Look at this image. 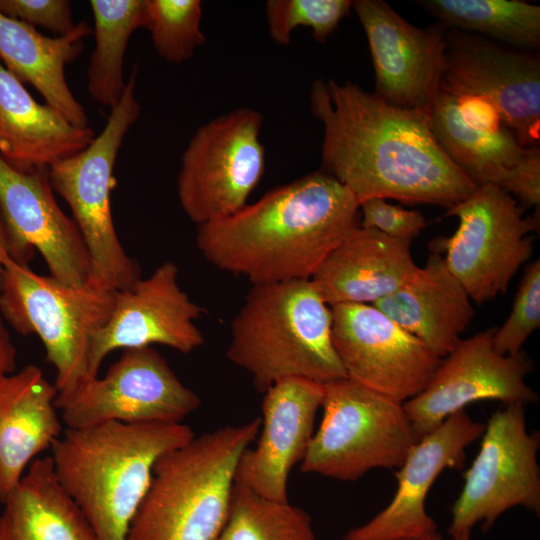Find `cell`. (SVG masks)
<instances>
[{
	"label": "cell",
	"instance_id": "cell-1",
	"mask_svg": "<svg viewBox=\"0 0 540 540\" xmlns=\"http://www.w3.org/2000/svg\"><path fill=\"white\" fill-rule=\"evenodd\" d=\"M309 101L324 130L321 170L359 203L395 199L448 211L477 188L437 142L428 113L391 106L334 79L316 80Z\"/></svg>",
	"mask_w": 540,
	"mask_h": 540
},
{
	"label": "cell",
	"instance_id": "cell-2",
	"mask_svg": "<svg viewBox=\"0 0 540 540\" xmlns=\"http://www.w3.org/2000/svg\"><path fill=\"white\" fill-rule=\"evenodd\" d=\"M358 212L355 196L320 169L198 226L196 245L212 266L252 285L310 279L358 226Z\"/></svg>",
	"mask_w": 540,
	"mask_h": 540
},
{
	"label": "cell",
	"instance_id": "cell-3",
	"mask_svg": "<svg viewBox=\"0 0 540 540\" xmlns=\"http://www.w3.org/2000/svg\"><path fill=\"white\" fill-rule=\"evenodd\" d=\"M183 423L106 422L67 428L50 456L96 540H126L157 459L194 437Z\"/></svg>",
	"mask_w": 540,
	"mask_h": 540
},
{
	"label": "cell",
	"instance_id": "cell-4",
	"mask_svg": "<svg viewBox=\"0 0 540 540\" xmlns=\"http://www.w3.org/2000/svg\"><path fill=\"white\" fill-rule=\"evenodd\" d=\"M228 359L265 392L303 377L326 384L346 378L332 340V311L310 279L252 285L231 323Z\"/></svg>",
	"mask_w": 540,
	"mask_h": 540
},
{
	"label": "cell",
	"instance_id": "cell-5",
	"mask_svg": "<svg viewBox=\"0 0 540 540\" xmlns=\"http://www.w3.org/2000/svg\"><path fill=\"white\" fill-rule=\"evenodd\" d=\"M260 427V418L224 426L161 455L126 540H216L239 459Z\"/></svg>",
	"mask_w": 540,
	"mask_h": 540
},
{
	"label": "cell",
	"instance_id": "cell-6",
	"mask_svg": "<svg viewBox=\"0 0 540 540\" xmlns=\"http://www.w3.org/2000/svg\"><path fill=\"white\" fill-rule=\"evenodd\" d=\"M137 74L135 64L122 98L111 109L100 134L84 150L49 167L51 187L69 205L85 244L90 262L88 283L110 291L127 289L141 278L137 262L118 238L111 212L117 156L141 111L135 95Z\"/></svg>",
	"mask_w": 540,
	"mask_h": 540
},
{
	"label": "cell",
	"instance_id": "cell-7",
	"mask_svg": "<svg viewBox=\"0 0 540 540\" xmlns=\"http://www.w3.org/2000/svg\"><path fill=\"white\" fill-rule=\"evenodd\" d=\"M115 291L86 283L67 286L10 258L0 287V316L17 333L36 335L56 370L55 386L65 397L94 378L91 341L112 312Z\"/></svg>",
	"mask_w": 540,
	"mask_h": 540
},
{
	"label": "cell",
	"instance_id": "cell-8",
	"mask_svg": "<svg viewBox=\"0 0 540 540\" xmlns=\"http://www.w3.org/2000/svg\"><path fill=\"white\" fill-rule=\"evenodd\" d=\"M320 426L300 469L355 481L375 468H399L416 443L403 403L343 378L324 384Z\"/></svg>",
	"mask_w": 540,
	"mask_h": 540
},
{
	"label": "cell",
	"instance_id": "cell-9",
	"mask_svg": "<svg viewBox=\"0 0 540 540\" xmlns=\"http://www.w3.org/2000/svg\"><path fill=\"white\" fill-rule=\"evenodd\" d=\"M263 116L236 108L201 125L181 158L177 195L198 226L225 218L247 204L265 171L260 141Z\"/></svg>",
	"mask_w": 540,
	"mask_h": 540
},
{
	"label": "cell",
	"instance_id": "cell-10",
	"mask_svg": "<svg viewBox=\"0 0 540 540\" xmlns=\"http://www.w3.org/2000/svg\"><path fill=\"white\" fill-rule=\"evenodd\" d=\"M495 185H483L446 212L458 227L438 240L450 272L476 304L505 294L519 268L533 252L531 233L538 220Z\"/></svg>",
	"mask_w": 540,
	"mask_h": 540
},
{
	"label": "cell",
	"instance_id": "cell-11",
	"mask_svg": "<svg viewBox=\"0 0 540 540\" xmlns=\"http://www.w3.org/2000/svg\"><path fill=\"white\" fill-rule=\"evenodd\" d=\"M480 449L463 474V488L453 504L449 535L471 531L478 523L489 530L510 508L540 513L538 432L528 433L524 405L494 412L480 437Z\"/></svg>",
	"mask_w": 540,
	"mask_h": 540
},
{
	"label": "cell",
	"instance_id": "cell-12",
	"mask_svg": "<svg viewBox=\"0 0 540 540\" xmlns=\"http://www.w3.org/2000/svg\"><path fill=\"white\" fill-rule=\"evenodd\" d=\"M67 428L106 422L182 423L201 405L167 360L152 347L123 350L104 376H96L72 394L56 397Z\"/></svg>",
	"mask_w": 540,
	"mask_h": 540
},
{
	"label": "cell",
	"instance_id": "cell-13",
	"mask_svg": "<svg viewBox=\"0 0 540 540\" xmlns=\"http://www.w3.org/2000/svg\"><path fill=\"white\" fill-rule=\"evenodd\" d=\"M439 90L487 100L523 148L539 146L538 52L447 30Z\"/></svg>",
	"mask_w": 540,
	"mask_h": 540
},
{
	"label": "cell",
	"instance_id": "cell-14",
	"mask_svg": "<svg viewBox=\"0 0 540 540\" xmlns=\"http://www.w3.org/2000/svg\"><path fill=\"white\" fill-rule=\"evenodd\" d=\"M494 331L491 328L460 339L441 359L425 388L403 403L416 440L476 401L497 400L505 405L537 402V394L525 382L533 361L523 351L498 353L493 347Z\"/></svg>",
	"mask_w": 540,
	"mask_h": 540
},
{
	"label": "cell",
	"instance_id": "cell-15",
	"mask_svg": "<svg viewBox=\"0 0 540 540\" xmlns=\"http://www.w3.org/2000/svg\"><path fill=\"white\" fill-rule=\"evenodd\" d=\"M332 340L346 378L401 403L427 385L441 358L370 304L331 307Z\"/></svg>",
	"mask_w": 540,
	"mask_h": 540
},
{
	"label": "cell",
	"instance_id": "cell-16",
	"mask_svg": "<svg viewBox=\"0 0 540 540\" xmlns=\"http://www.w3.org/2000/svg\"><path fill=\"white\" fill-rule=\"evenodd\" d=\"M352 9L368 41L373 93L391 106L428 113L439 92L447 29L415 26L383 0H355Z\"/></svg>",
	"mask_w": 540,
	"mask_h": 540
},
{
	"label": "cell",
	"instance_id": "cell-17",
	"mask_svg": "<svg viewBox=\"0 0 540 540\" xmlns=\"http://www.w3.org/2000/svg\"><path fill=\"white\" fill-rule=\"evenodd\" d=\"M178 273L173 261H165L149 277L115 291L108 321L91 341L92 377L98 376L103 360L114 350L159 344L187 354L204 344L196 321L205 310L181 289Z\"/></svg>",
	"mask_w": 540,
	"mask_h": 540
},
{
	"label": "cell",
	"instance_id": "cell-18",
	"mask_svg": "<svg viewBox=\"0 0 540 540\" xmlns=\"http://www.w3.org/2000/svg\"><path fill=\"white\" fill-rule=\"evenodd\" d=\"M0 208L13 260L28 265L36 250L60 283L80 287L88 282L85 244L74 220L56 201L49 168L20 171L0 156Z\"/></svg>",
	"mask_w": 540,
	"mask_h": 540
},
{
	"label": "cell",
	"instance_id": "cell-19",
	"mask_svg": "<svg viewBox=\"0 0 540 540\" xmlns=\"http://www.w3.org/2000/svg\"><path fill=\"white\" fill-rule=\"evenodd\" d=\"M484 430L485 424L472 420L465 409L448 416L412 446L395 472L397 489L390 503L365 524L349 529L341 540L440 536L434 519L426 512L427 494L443 470L463 466L465 449Z\"/></svg>",
	"mask_w": 540,
	"mask_h": 540
},
{
	"label": "cell",
	"instance_id": "cell-20",
	"mask_svg": "<svg viewBox=\"0 0 540 540\" xmlns=\"http://www.w3.org/2000/svg\"><path fill=\"white\" fill-rule=\"evenodd\" d=\"M324 384L288 377L271 385L262 402L261 435L241 455L235 482L270 500H288V479L301 463L314 435Z\"/></svg>",
	"mask_w": 540,
	"mask_h": 540
},
{
	"label": "cell",
	"instance_id": "cell-21",
	"mask_svg": "<svg viewBox=\"0 0 540 540\" xmlns=\"http://www.w3.org/2000/svg\"><path fill=\"white\" fill-rule=\"evenodd\" d=\"M437 142L476 186H499L523 148L487 100L439 90L429 112Z\"/></svg>",
	"mask_w": 540,
	"mask_h": 540
},
{
	"label": "cell",
	"instance_id": "cell-22",
	"mask_svg": "<svg viewBox=\"0 0 540 540\" xmlns=\"http://www.w3.org/2000/svg\"><path fill=\"white\" fill-rule=\"evenodd\" d=\"M411 241L355 227L322 261L310 280L330 306L370 304L404 285L418 269Z\"/></svg>",
	"mask_w": 540,
	"mask_h": 540
},
{
	"label": "cell",
	"instance_id": "cell-23",
	"mask_svg": "<svg viewBox=\"0 0 540 540\" xmlns=\"http://www.w3.org/2000/svg\"><path fill=\"white\" fill-rule=\"evenodd\" d=\"M58 391L36 365L0 378V502L62 434Z\"/></svg>",
	"mask_w": 540,
	"mask_h": 540
},
{
	"label": "cell",
	"instance_id": "cell-24",
	"mask_svg": "<svg viewBox=\"0 0 540 540\" xmlns=\"http://www.w3.org/2000/svg\"><path fill=\"white\" fill-rule=\"evenodd\" d=\"M373 306L441 359L462 339L474 317L470 297L438 252Z\"/></svg>",
	"mask_w": 540,
	"mask_h": 540
},
{
	"label": "cell",
	"instance_id": "cell-25",
	"mask_svg": "<svg viewBox=\"0 0 540 540\" xmlns=\"http://www.w3.org/2000/svg\"><path fill=\"white\" fill-rule=\"evenodd\" d=\"M94 130L38 103L0 61V156L20 171L49 168L84 150Z\"/></svg>",
	"mask_w": 540,
	"mask_h": 540
},
{
	"label": "cell",
	"instance_id": "cell-26",
	"mask_svg": "<svg viewBox=\"0 0 540 540\" xmlns=\"http://www.w3.org/2000/svg\"><path fill=\"white\" fill-rule=\"evenodd\" d=\"M91 33V26L81 21L67 35L48 37L0 13V61L23 84L33 86L46 104L70 123L87 127V113L69 88L65 67L78 58L83 40Z\"/></svg>",
	"mask_w": 540,
	"mask_h": 540
},
{
	"label": "cell",
	"instance_id": "cell-27",
	"mask_svg": "<svg viewBox=\"0 0 540 540\" xmlns=\"http://www.w3.org/2000/svg\"><path fill=\"white\" fill-rule=\"evenodd\" d=\"M2 504L0 540H96L50 456L34 459Z\"/></svg>",
	"mask_w": 540,
	"mask_h": 540
},
{
	"label": "cell",
	"instance_id": "cell-28",
	"mask_svg": "<svg viewBox=\"0 0 540 540\" xmlns=\"http://www.w3.org/2000/svg\"><path fill=\"white\" fill-rule=\"evenodd\" d=\"M95 47L87 69V90L101 106L113 109L121 100L128 42L148 27V0H91Z\"/></svg>",
	"mask_w": 540,
	"mask_h": 540
},
{
	"label": "cell",
	"instance_id": "cell-29",
	"mask_svg": "<svg viewBox=\"0 0 540 540\" xmlns=\"http://www.w3.org/2000/svg\"><path fill=\"white\" fill-rule=\"evenodd\" d=\"M447 30L476 34L501 44L536 51L540 6L520 0H422L416 2Z\"/></svg>",
	"mask_w": 540,
	"mask_h": 540
},
{
	"label": "cell",
	"instance_id": "cell-30",
	"mask_svg": "<svg viewBox=\"0 0 540 540\" xmlns=\"http://www.w3.org/2000/svg\"><path fill=\"white\" fill-rule=\"evenodd\" d=\"M216 540H317L310 515L289 501L270 500L235 482Z\"/></svg>",
	"mask_w": 540,
	"mask_h": 540
},
{
	"label": "cell",
	"instance_id": "cell-31",
	"mask_svg": "<svg viewBox=\"0 0 540 540\" xmlns=\"http://www.w3.org/2000/svg\"><path fill=\"white\" fill-rule=\"evenodd\" d=\"M199 0H148V27L158 55L173 64L190 60L206 42Z\"/></svg>",
	"mask_w": 540,
	"mask_h": 540
},
{
	"label": "cell",
	"instance_id": "cell-32",
	"mask_svg": "<svg viewBox=\"0 0 540 540\" xmlns=\"http://www.w3.org/2000/svg\"><path fill=\"white\" fill-rule=\"evenodd\" d=\"M268 34L280 46L289 45L299 26L310 28L315 41L324 43L352 9L350 0H268Z\"/></svg>",
	"mask_w": 540,
	"mask_h": 540
},
{
	"label": "cell",
	"instance_id": "cell-33",
	"mask_svg": "<svg viewBox=\"0 0 540 540\" xmlns=\"http://www.w3.org/2000/svg\"><path fill=\"white\" fill-rule=\"evenodd\" d=\"M539 326L540 261L536 260L525 268L508 318L501 327L495 328L493 347L500 354H518Z\"/></svg>",
	"mask_w": 540,
	"mask_h": 540
},
{
	"label": "cell",
	"instance_id": "cell-34",
	"mask_svg": "<svg viewBox=\"0 0 540 540\" xmlns=\"http://www.w3.org/2000/svg\"><path fill=\"white\" fill-rule=\"evenodd\" d=\"M359 211L362 213L360 227L398 240L412 241L426 227V219L420 211L390 204L382 198L360 202Z\"/></svg>",
	"mask_w": 540,
	"mask_h": 540
},
{
	"label": "cell",
	"instance_id": "cell-35",
	"mask_svg": "<svg viewBox=\"0 0 540 540\" xmlns=\"http://www.w3.org/2000/svg\"><path fill=\"white\" fill-rule=\"evenodd\" d=\"M0 13L57 36L69 34L76 26L67 0H0Z\"/></svg>",
	"mask_w": 540,
	"mask_h": 540
},
{
	"label": "cell",
	"instance_id": "cell-36",
	"mask_svg": "<svg viewBox=\"0 0 540 540\" xmlns=\"http://www.w3.org/2000/svg\"><path fill=\"white\" fill-rule=\"evenodd\" d=\"M524 209L540 204V148H526L521 159L505 174L499 186Z\"/></svg>",
	"mask_w": 540,
	"mask_h": 540
},
{
	"label": "cell",
	"instance_id": "cell-37",
	"mask_svg": "<svg viewBox=\"0 0 540 540\" xmlns=\"http://www.w3.org/2000/svg\"><path fill=\"white\" fill-rule=\"evenodd\" d=\"M16 369V349L5 321L0 316V378Z\"/></svg>",
	"mask_w": 540,
	"mask_h": 540
},
{
	"label": "cell",
	"instance_id": "cell-38",
	"mask_svg": "<svg viewBox=\"0 0 540 540\" xmlns=\"http://www.w3.org/2000/svg\"><path fill=\"white\" fill-rule=\"evenodd\" d=\"M10 258H12L11 240L0 208V287L5 271V264Z\"/></svg>",
	"mask_w": 540,
	"mask_h": 540
},
{
	"label": "cell",
	"instance_id": "cell-39",
	"mask_svg": "<svg viewBox=\"0 0 540 540\" xmlns=\"http://www.w3.org/2000/svg\"><path fill=\"white\" fill-rule=\"evenodd\" d=\"M448 540H471V531H463L454 535H450V538Z\"/></svg>",
	"mask_w": 540,
	"mask_h": 540
},
{
	"label": "cell",
	"instance_id": "cell-40",
	"mask_svg": "<svg viewBox=\"0 0 540 540\" xmlns=\"http://www.w3.org/2000/svg\"><path fill=\"white\" fill-rule=\"evenodd\" d=\"M392 540H443V538L440 536L435 538H417V537H404V538H397Z\"/></svg>",
	"mask_w": 540,
	"mask_h": 540
}]
</instances>
